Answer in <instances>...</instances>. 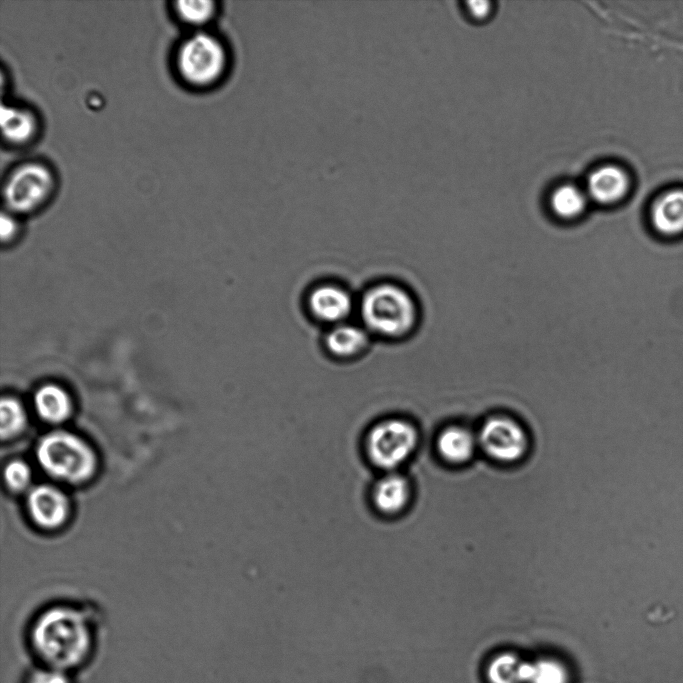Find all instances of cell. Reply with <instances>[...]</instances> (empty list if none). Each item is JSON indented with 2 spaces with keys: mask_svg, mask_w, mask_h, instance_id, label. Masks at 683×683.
Segmentation results:
<instances>
[{
  "mask_svg": "<svg viewBox=\"0 0 683 683\" xmlns=\"http://www.w3.org/2000/svg\"><path fill=\"white\" fill-rule=\"evenodd\" d=\"M30 643L41 665L71 672L91 657L94 637L88 619L81 611L69 606H54L34 621Z\"/></svg>",
  "mask_w": 683,
  "mask_h": 683,
  "instance_id": "obj_1",
  "label": "cell"
},
{
  "mask_svg": "<svg viewBox=\"0 0 683 683\" xmlns=\"http://www.w3.org/2000/svg\"><path fill=\"white\" fill-rule=\"evenodd\" d=\"M358 311L361 325L372 336L401 339L410 335L420 320L414 295L394 282H378L360 297Z\"/></svg>",
  "mask_w": 683,
  "mask_h": 683,
  "instance_id": "obj_2",
  "label": "cell"
},
{
  "mask_svg": "<svg viewBox=\"0 0 683 683\" xmlns=\"http://www.w3.org/2000/svg\"><path fill=\"white\" fill-rule=\"evenodd\" d=\"M421 442L418 426L403 416L377 420L366 431L363 452L380 473L402 471L414 457Z\"/></svg>",
  "mask_w": 683,
  "mask_h": 683,
  "instance_id": "obj_3",
  "label": "cell"
},
{
  "mask_svg": "<svg viewBox=\"0 0 683 683\" xmlns=\"http://www.w3.org/2000/svg\"><path fill=\"white\" fill-rule=\"evenodd\" d=\"M35 454L47 475L68 484L87 482L97 469L93 448L81 437L64 430L44 435L38 441Z\"/></svg>",
  "mask_w": 683,
  "mask_h": 683,
  "instance_id": "obj_4",
  "label": "cell"
},
{
  "mask_svg": "<svg viewBox=\"0 0 683 683\" xmlns=\"http://www.w3.org/2000/svg\"><path fill=\"white\" fill-rule=\"evenodd\" d=\"M175 66L179 77L194 88H207L219 82L230 64L224 40L212 31L195 30L178 45Z\"/></svg>",
  "mask_w": 683,
  "mask_h": 683,
  "instance_id": "obj_5",
  "label": "cell"
},
{
  "mask_svg": "<svg viewBox=\"0 0 683 683\" xmlns=\"http://www.w3.org/2000/svg\"><path fill=\"white\" fill-rule=\"evenodd\" d=\"M476 434L479 452L496 465H518L529 455L530 433L526 425L510 413L494 412L484 417Z\"/></svg>",
  "mask_w": 683,
  "mask_h": 683,
  "instance_id": "obj_6",
  "label": "cell"
},
{
  "mask_svg": "<svg viewBox=\"0 0 683 683\" xmlns=\"http://www.w3.org/2000/svg\"><path fill=\"white\" fill-rule=\"evenodd\" d=\"M55 176L40 161L23 162L11 169L2 185L3 202L9 211L29 212L43 204L54 192Z\"/></svg>",
  "mask_w": 683,
  "mask_h": 683,
  "instance_id": "obj_7",
  "label": "cell"
},
{
  "mask_svg": "<svg viewBox=\"0 0 683 683\" xmlns=\"http://www.w3.org/2000/svg\"><path fill=\"white\" fill-rule=\"evenodd\" d=\"M414 495L411 480L403 471L383 472L373 482L369 500L376 513L397 517L405 513Z\"/></svg>",
  "mask_w": 683,
  "mask_h": 683,
  "instance_id": "obj_8",
  "label": "cell"
},
{
  "mask_svg": "<svg viewBox=\"0 0 683 683\" xmlns=\"http://www.w3.org/2000/svg\"><path fill=\"white\" fill-rule=\"evenodd\" d=\"M306 303L312 317L329 327L348 321L355 308L351 293L332 282L314 286L307 295Z\"/></svg>",
  "mask_w": 683,
  "mask_h": 683,
  "instance_id": "obj_9",
  "label": "cell"
},
{
  "mask_svg": "<svg viewBox=\"0 0 683 683\" xmlns=\"http://www.w3.org/2000/svg\"><path fill=\"white\" fill-rule=\"evenodd\" d=\"M26 507L32 521L46 530L61 527L70 514L66 494L52 484L32 486L27 493Z\"/></svg>",
  "mask_w": 683,
  "mask_h": 683,
  "instance_id": "obj_10",
  "label": "cell"
},
{
  "mask_svg": "<svg viewBox=\"0 0 683 683\" xmlns=\"http://www.w3.org/2000/svg\"><path fill=\"white\" fill-rule=\"evenodd\" d=\"M434 449L445 465L463 467L479 452L476 429L473 430L463 423H448L436 434Z\"/></svg>",
  "mask_w": 683,
  "mask_h": 683,
  "instance_id": "obj_11",
  "label": "cell"
},
{
  "mask_svg": "<svg viewBox=\"0 0 683 683\" xmlns=\"http://www.w3.org/2000/svg\"><path fill=\"white\" fill-rule=\"evenodd\" d=\"M584 189L590 202L603 206L612 205L627 194L629 177L617 165H602L590 172Z\"/></svg>",
  "mask_w": 683,
  "mask_h": 683,
  "instance_id": "obj_12",
  "label": "cell"
},
{
  "mask_svg": "<svg viewBox=\"0 0 683 683\" xmlns=\"http://www.w3.org/2000/svg\"><path fill=\"white\" fill-rule=\"evenodd\" d=\"M371 335L361 325L349 321L330 326L324 335L327 352L338 359H351L365 352Z\"/></svg>",
  "mask_w": 683,
  "mask_h": 683,
  "instance_id": "obj_13",
  "label": "cell"
},
{
  "mask_svg": "<svg viewBox=\"0 0 683 683\" xmlns=\"http://www.w3.org/2000/svg\"><path fill=\"white\" fill-rule=\"evenodd\" d=\"M0 127L4 141L10 145H24L32 140L38 130V119L28 107L2 102Z\"/></svg>",
  "mask_w": 683,
  "mask_h": 683,
  "instance_id": "obj_14",
  "label": "cell"
},
{
  "mask_svg": "<svg viewBox=\"0 0 683 683\" xmlns=\"http://www.w3.org/2000/svg\"><path fill=\"white\" fill-rule=\"evenodd\" d=\"M589 202L585 189L564 183L554 188L548 204L555 218L563 222H572L584 215Z\"/></svg>",
  "mask_w": 683,
  "mask_h": 683,
  "instance_id": "obj_15",
  "label": "cell"
},
{
  "mask_svg": "<svg viewBox=\"0 0 683 683\" xmlns=\"http://www.w3.org/2000/svg\"><path fill=\"white\" fill-rule=\"evenodd\" d=\"M651 219L654 227L664 234L683 231V191L674 190L662 195L654 204Z\"/></svg>",
  "mask_w": 683,
  "mask_h": 683,
  "instance_id": "obj_16",
  "label": "cell"
},
{
  "mask_svg": "<svg viewBox=\"0 0 683 683\" xmlns=\"http://www.w3.org/2000/svg\"><path fill=\"white\" fill-rule=\"evenodd\" d=\"M34 405L41 419L54 424L63 422L71 412V402L67 393L53 384L44 385L37 390Z\"/></svg>",
  "mask_w": 683,
  "mask_h": 683,
  "instance_id": "obj_17",
  "label": "cell"
},
{
  "mask_svg": "<svg viewBox=\"0 0 683 683\" xmlns=\"http://www.w3.org/2000/svg\"><path fill=\"white\" fill-rule=\"evenodd\" d=\"M527 662L513 653L494 657L487 669L490 683H525Z\"/></svg>",
  "mask_w": 683,
  "mask_h": 683,
  "instance_id": "obj_18",
  "label": "cell"
},
{
  "mask_svg": "<svg viewBox=\"0 0 683 683\" xmlns=\"http://www.w3.org/2000/svg\"><path fill=\"white\" fill-rule=\"evenodd\" d=\"M174 11L182 23L199 30L214 18L217 4L212 0H178L174 2Z\"/></svg>",
  "mask_w": 683,
  "mask_h": 683,
  "instance_id": "obj_19",
  "label": "cell"
},
{
  "mask_svg": "<svg viewBox=\"0 0 683 683\" xmlns=\"http://www.w3.org/2000/svg\"><path fill=\"white\" fill-rule=\"evenodd\" d=\"M566 666L553 658L527 662L525 683H568Z\"/></svg>",
  "mask_w": 683,
  "mask_h": 683,
  "instance_id": "obj_20",
  "label": "cell"
},
{
  "mask_svg": "<svg viewBox=\"0 0 683 683\" xmlns=\"http://www.w3.org/2000/svg\"><path fill=\"white\" fill-rule=\"evenodd\" d=\"M0 432L2 439L19 434L25 426L26 415L21 404L13 398H3L0 405Z\"/></svg>",
  "mask_w": 683,
  "mask_h": 683,
  "instance_id": "obj_21",
  "label": "cell"
},
{
  "mask_svg": "<svg viewBox=\"0 0 683 683\" xmlns=\"http://www.w3.org/2000/svg\"><path fill=\"white\" fill-rule=\"evenodd\" d=\"M4 480L13 492L31 489L32 471L29 464L21 459L9 461L4 468Z\"/></svg>",
  "mask_w": 683,
  "mask_h": 683,
  "instance_id": "obj_22",
  "label": "cell"
},
{
  "mask_svg": "<svg viewBox=\"0 0 683 683\" xmlns=\"http://www.w3.org/2000/svg\"><path fill=\"white\" fill-rule=\"evenodd\" d=\"M24 683H72V681L70 672L40 664L26 675Z\"/></svg>",
  "mask_w": 683,
  "mask_h": 683,
  "instance_id": "obj_23",
  "label": "cell"
},
{
  "mask_svg": "<svg viewBox=\"0 0 683 683\" xmlns=\"http://www.w3.org/2000/svg\"><path fill=\"white\" fill-rule=\"evenodd\" d=\"M491 2L485 0H472L467 2V11L474 19L482 20L491 12Z\"/></svg>",
  "mask_w": 683,
  "mask_h": 683,
  "instance_id": "obj_24",
  "label": "cell"
},
{
  "mask_svg": "<svg viewBox=\"0 0 683 683\" xmlns=\"http://www.w3.org/2000/svg\"><path fill=\"white\" fill-rule=\"evenodd\" d=\"M1 238L3 240L9 239L16 230V223L14 219L8 213L1 214Z\"/></svg>",
  "mask_w": 683,
  "mask_h": 683,
  "instance_id": "obj_25",
  "label": "cell"
}]
</instances>
